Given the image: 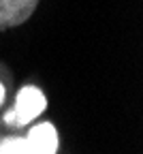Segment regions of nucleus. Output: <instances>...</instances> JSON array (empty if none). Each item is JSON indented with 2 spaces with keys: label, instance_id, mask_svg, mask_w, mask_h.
Listing matches in <instances>:
<instances>
[{
  "label": "nucleus",
  "instance_id": "1",
  "mask_svg": "<svg viewBox=\"0 0 143 154\" xmlns=\"http://www.w3.org/2000/svg\"><path fill=\"white\" fill-rule=\"evenodd\" d=\"M45 107H47L45 94L38 88L28 86L24 90H19V94H17V103H15V109H13V122L15 124H28Z\"/></svg>",
  "mask_w": 143,
  "mask_h": 154
},
{
  "label": "nucleus",
  "instance_id": "5",
  "mask_svg": "<svg viewBox=\"0 0 143 154\" xmlns=\"http://www.w3.org/2000/svg\"><path fill=\"white\" fill-rule=\"evenodd\" d=\"M5 101V88H2V84H0V103Z\"/></svg>",
  "mask_w": 143,
  "mask_h": 154
},
{
  "label": "nucleus",
  "instance_id": "2",
  "mask_svg": "<svg viewBox=\"0 0 143 154\" xmlns=\"http://www.w3.org/2000/svg\"><path fill=\"white\" fill-rule=\"evenodd\" d=\"M38 0H0V28L24 24L34 13Z\"/></svg>",
  "mask_w": 143,
  "mask_h": 154
},
{
  "label": "nucleus",
  "instance_id": "4",
  "mask_svg": "<svg viewBox=\"0 0 143 154\" xmlns=\"http://www.w3.org/2000/svg\"><path fill=\"white\" fill-rule=\"evenodd\" d=\"M0 154H30V150L26 139L9 137V139H0Z\"/></svg>",
  "mask_w": 143,
  "mask_h": 154
},
{
  "label": "nucleus",
  "instance_id": "3",
  "mask_svg": "<svg viewBox=\"0 0 143 154\" xmlns=\"http://www.w3.org/2000/svg\"><path fill=\"white\" fill-rule=\"evenodd\" d=\"M28 150L30 154H56L58 150V133L53 128V124L45 122V124H38L30 131L28 135Z\"/></svg>",
  "mask_w": 143,
  "mask_h": 154
}]
</instances>
